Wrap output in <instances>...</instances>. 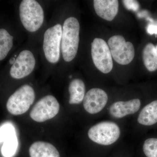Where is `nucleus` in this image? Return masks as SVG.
Here are the masks:
<instances>
[{
    "mask_svg": "<svg viewBox=\"0 0 157 157\" xmlns=\"http://www.w3.org/2000/svg\"><path fill=\"white\" fill-rule=\"evenodd\" d=\"M14 37L7 29L0 28V62L7 57L14 46Z\"/></svg>",
    "mask_w": 157,
    "mask_h": 157,
    "instance_id": "16",
    "label": "nucleus"
},
{
    "mask_svg": "<svg viewBox=\"0 0 157 157\" xmlns=\"http://www.w3.org/2000/svg\"><path fill=\"white\" fill-rule=\"evenodd\" d=\"M20 19L24 27L30 33L36 32L43 25L44 12L35 0H23L19 7Z\"/></svg>",
    "mask_w": 157,
    "mask_h": 157,
    "instance_id": "3",
    "label": "nucleus"
},
{
    "mask_svg": "<svg viewBox=\"0 0 157 157\" xmlns=\"http://www.w3.org/2000/svg\"><path fill=\"white\" fill-rule=\"evenodd\" d=\"M144 63L150 72L157 70V51L152 43H148L143 52Z\"/></svg>",
    "mask_w": 157,
    "mask_h": 157,
    "instance_id": "17",
    "label": "nucleus"
},
{
    "mask_svg": "<svg viewBox=\"0 0 157 157\" xmlns=\"http://www.w3.org/2000/svg\"><path fill=\"white\" fill-rule=\"evenodd\" d=\"M80 25L76 17H70L65 20L62 30L61 49L64 60L70 62L75 58L79 42Z\"/></svg>",
    "mask_w": 157,
    "mask_h": 157,
    "instance_id": "2",
    "label": "nucleus"
},
{
    "mask_svg": "<svg viewBox=\"0 0 157 157\" xmlns=\"http://www.w3.org/2000/svg\"><path fill=\"white\" fill-rule=\"evenodd\" d=\"M94 5L98 16L108 21L114 19L118 11L119 3L117 0H94Z\"/></svg>",
    "mask_w": 157,
    "mask_h": 157,
    "instance_id": "12",
    "label": "nucleus"
},
{
    "mask_svg": "<svg viewBox=\"0 0 157 157\" xmlns=\"http://www.w3.org/2000/svg\"><path fill=\"white\" fill-rule=\"evenodd\" d=\"M147 14V12L146 11H142L141 12H139L137 14V16L138 17H142L146 16Z\"/></svg>",
    "mask_w": 157,
    "mask_h": 157,
    "instance_id": "24",
    "label": "nucleus"
},
{
    "mask_svg": "<svg viewBox=\"0 0 157 157\" xmlns=\"http://www.w3.org/2000/svg\"><path fill=\"white\" fill-rule=\"evenodd\" d=\"M69 103L70 105H78L83 102L86 94L84 82L79 78H75L70 82Z\"/></svg>",
    "mask_w": 157,
    "mask_h": 157,
    "instance_id": "15",
    "label": "nucleus"
},
{
    "mask_svg": "<svg viewBox=\"0 0 157 157\" xmlns=\"http://www.w3.org/2000/svg\"><path fill=\"white\" fill-rule=\"evenodd\" d=\"M151 23L148 25L147 29V33L150 35L157 34V22H154L152 20H151Z\"/></svg>",
    "mask_w": 157,
    "mask_h": 157,
    "instance_id": "23",
    "label": "nucleus"
},
{
    "mask_svg": "<svg viewBox=\"0 0 157 157\" xmlns=\"http://www.w3.org/2000/svg\"><path fill=\"white\" fill-rule=\"evenodd\" d=\"M142 151L145 157H157V137H150L144 141Z\"/></svg>",
    "mask_w": 157,
    "mask_h": 157,
    "instance_id": "19",
    "label": "nucleus"
},
{
    "mask_svg": "<svg viewBox=\"0 0 157 157\" xmlns=\"http://www.w3.org/2000/svg\"><path fill=\"white\" fill-rule=\"evenodd\" d=\"M15 134V130L11 124H6L0 128V143L3 142L7 137Z\"/></svg>",
    "mask_w": 157,
    "mask_h": 157,
    "instance_id": "20",
    "label": "nucleus"
},
{
    "mask_svg": "<svg viewBox=\"0 0 157 157\" xmlns=\"http://www.w3.org/2000/svg\"><path fill=\"white\" fill-rule=\"evenodd\" d=\"M122 130L118 123L112 120L98 122L90 127L87 132L89 140L98 147V157L105 151L115 145L120 139Z\"/></svg>",
    "mask_w": 157,
    "mask_h": 157,
    "instance_id": "1",
    "label": "nucleus"
},
{
    "mask_svg": "<svg viewBox=\"0 0 157 157\" xmlns=\"http://www.w3.org/2000/svg\"><path fill=\"white\" fill-rule=\"evenodd\" d=\"M156 49H157V47H156Z\"/></svg>",
    "mask_w": 157,
    "mask_h": 157,
    "instance_id": "25",
    "label": "nucleus"
},
{
    "mask_svg": "<svg viewBox=\"0 0 157 157\" xmlns=\"http://www.w3.org/2000/svg\"><path fill=\"white\" fill-rule=\"evenodd\" d=\"M108 101V95L105 90L94 88L86 94L82 102L83 108L89 114L98 115L107 109Z\"/></svg>",
    "mask_w": 157,
    "mask_h": 157,
    "instance_id": "11",
    "label": "nucleus"
},
{
    "mask_svg": "<svg viewBox=\"0 0 157 157\" xmlns=\"http://www.w3.org/2000/svg\"><path fill=\"white\" fill-rule=\"evenodd\" d=\"M35 96L33 87L29 85H24L9 97L6 104L7 109L12 115L24 114L34 103Z\"/></svg>",
    "mask_w": 157,
    "mask_h": 157,
    "instance_id": "4",
    "label": "nucleus"
},
{
    "mask_svg": "<svg viewBox=\"0 0 157 157\" xmlns=\"http://www.w3.org/2000/svg\"><path fill=\"white\" fill-rule=\"evenodd\" d=\"M63 28L57 24L47 29L44 34L43 49L46 60L51 63L59 61L60 57Z\"/></svg>",
    "mask_w": 157,
    "mask_h": 157,
    "instance_id": "5",
    "label": "nucleus"
},
{
    "mask_svg": "<svg viewBox=\"0 0 157 157\" xmlns=\"http://www.w3.org/2000/svg\"><path fill=\"white\" fill-rule=\"evenodd\" d=\"M30 157H60L56 147L44 141L34 142L29 148Z\"/></svg>",
    "mask_w": 157,
    "mask_h": 157,
    "instance_id": "14",
    "label": "nucleus"
},
{
    "mask_svg": "<svg viewBox=\"0 0 157 157\" xmlns=\"http://www.w3.org/2000/svg\"><path fill=\"white\" fill-rule=\"evenodd\" d=\"M137 123L144 127L157 124V100L151 101L140 109L137 117Z\"/></svg>",
    "mask_w": 157,
    "mask_h": 157,
    "instance_id": "13",
    "label": "nucleus"
},
{
    "mask_svg": "<svg viewBox=\"0 0 157 157\" xmlns=\"http://www.w3.org/2000/svg\"><path fill=\"white\" fill-rule=\"evenodd\" d=\"M59 104L52 95H47L37 102L30 113V116L37 122L42 123L53 118L58 113Z\"/></svg>",
    "mask_w": 157,
    "mask_h": 157,
    "instance_id": "8",
    "label": "nucleus"
},
{
    "mask_svg": "<svg viewBox=\"0 0 157 157\" xmlns=\"http://www.w3.org/2000/svg\"><path fill=\"white\" fill-rule=\"evenodd\" d=\"M15 60L10 65L9 74L14 79H21L29 75L33 71L36 61L33 54L30 51L24 50L17 56H14Z\"/></svg>",
    "mask_w": 157,
    "mask_h": 157,
    "instance_id": "9",
    "label": "nucleus"
},
{
    "mask_svg": "<svg viewBox=\"0 0 157 157\" xmlns=\"http://www.w3.org/2000/svg\"><path fill=\"white\" fill-rule=\"evenodd\" d=\"M91 56L98 70L105 74L111 72L113 67L112 55L108 45L103 39H94L91 43Z\"/></svg>",
    "mask_w": 157,
    "mask_h": 157,
    "instance_id": "7",
    "label": "nucleus"
},
{
    "mask_svg": "<svg viewBox=\"0 0 157 157\" xmlns=\"http://www.w3.org/2000/svg\"><path fill=\"white\" fill-rule=\"evenodd\" d=\"M2 153L4 157H12L17 151L18 142L15 134L9 136L3 141Z\"/></svg>",
    "mask_w": 157,
    "mask_h": 157,
    "instance_id": "18",
    "label": "nucleus"
},
{
    "mask_svg": "<svg viewBox=\"0 0 157 157\" xmlns=\"http://www.w3.org/2000/svg\"><path fill=\"white\" fill-rule=\"evenodd\" d=\"M108 44L112 57L118 63L128 65L133 60L135 55L134 45L131 42H126L122 36L110 37Z\"/></svg>",
    "mask_w": 157,
    "mask_h": 157,
    "instance_id": "6",
    "label": "nucleus"
},
{
    "mask_svg": "<svg viewBox=\"0 0 157 157\" xmlns=\"http://www.w3.org/2000/svg\"><path fill=\"white\" fill-rule=\"evenodd\" d=\"M124 6L128 10L133 11H137L139 8V3L137 1L134 0H124L122 1Z\"/></svg>",
    "mask_w": 157,
    "mask_h": 157,
    "instance_id": "21",
    "label": "nucleus"
},
{
    "mask_svg": "<svg viewBox=\"0 0 157 157\" xmlns=\"http://www.w3.org/2000/svg\"><path fill=\"white\" fill-rule=\"evenodd\" d=\"M109 157H132V156L129 151L123 150H118L113 152Z\"/></svg>",
    "mask_w": 157,
    "mask_h": 157,
    "instance_id": "22",
    "label": "nucleus"
},
{
    "mask_svg": "<svg viewBox=\"0 0 157 157\" xmlns=\"http://www.w3.org/2000/svg\"><path fill=\"white\" fill-rule=\"evenodd\" d=\"M141 102L139 98L120 100L108 106L107 110L109 117L115 121L121 120L135 115L141 109Z\"/></svg>",
    "mask_w": 157,
    "mask_h": 157,
    "instance_id": "10",
    "label": "nucleus"
}]
</instances>
